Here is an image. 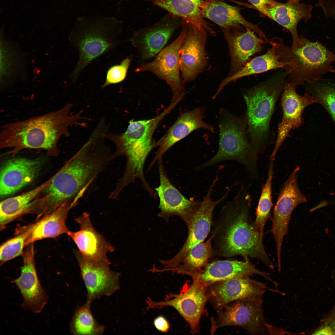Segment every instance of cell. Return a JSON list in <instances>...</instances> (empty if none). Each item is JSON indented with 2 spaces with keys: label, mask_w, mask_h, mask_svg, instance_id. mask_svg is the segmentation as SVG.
I'll return each mask as SVG.
<instances>
[{
  "label": "cell",
  "mask_w": 335,
  "mask_h": 335,
  "mask_svg": "<svg viewBox=\"0 0 335 335\" xmlns=\"http://www.w3.org/2000/svg\"><path fill=\"white\" fill-rule=\"evenodd\" d=\"M105 141L91 135L79 150L52 176L49 186L41 194L43 207L53 211L67 200L77 203L97 175L112 159Z\"/></svg>",
  "instance_id": "6da1fadb"
},
{
  "label": "cell",
  "mask_w": 335,
  "mask_h": 335,
  "mask_svg": "<svg viewBox=\"0 0 335 335\" xmlns=\"http://www.w3.org/2000/svg\"><path fill=\"white\" fill-rule=\"evenodd\" d=\"M251 199L242 186L233 200L222 208L212 234V255L256 258L273 269L264 249L263 239L250 219Z\"/></svg>",
  "instance_id": "7a4b0ae2"
},
{
  "label": "cell",
  "mask_w": 335,
  "mask_h": 335,
  "mask_svg": "<svg viewBox=\"0 0 335 335\" xmlns=\"http://www.w3.org/2000/svg\"><path fill=\"white\" fill-rule=\"evenodd\" d=\"M73 105L68 103L61 109L22 121L3 125L0 134L1 148H10L8 154H15L25 149H41L51 156L59 153L60 139L68 137L69 127H87L82 121L89 120L83 117V110L70 114Z\"/></svg>",
  "instance_id": "3957f363"
},
{
  "label": "cell",
  "mask_w": 335,
  "mask_h": 335,
  "mask_svg": "<svg viewBox=\"0 0 335 335\" xmlns=\"http://www.w3.org/2000/svg\"><path fill=\"white\" fill-rule=\"evenodd\" d=\"M288 75L279 72L243 93L247 110V132L251 154H259L271 142L270 123L277 99L284 90Z\"/></svg>",
  "instance_id": "277c9868"
},
{
  "label": "cell",
  "mask_w": 335,
  "mask_h": 335,
  "mask_svg": "<svg viewBox=\"0 0 335 335\" xmlns=\"http://www.w3.org/2000/svg\"><path fill=\"white\" fill-rule=\"evenodd\" d=\"M121 23L114 17H80L70 34L69 40L77 49L78 60L70 77L75 82L86 67L119 45Z\"/></svg>",
  "instance_id": "5b68a950"
},
{
  "label": "cell",
  "mask_w": 335,
  "mask_h": 335,
  "mask_svg": "<svg viewBox=\"0 0 335 335\" xmlns=\"http://www.w3.org/2000/svg\"><path fill=\"white\" fill-rule=\"evenodd\" d=\"M281 60L288 65L284 68L290 82L296 86L319 81L323 76L335 70V54L318 41L312 42L302 35L290 47L280 38L273 39Z\"/></svg>",
  "instance_id": "8992f818"
},
{
  "label": "cell",
  "mask_w": 335,
  "mask_h": 335,
  "mask_svg": "<svg viewBox=\"0 0 335 335\" xmlns=\"http://www.w3.org/2000/svg\"><path fill=\"white\" fill-rule=\"evenodd\" d=\"M172 110L168 106L151 118L131 120L126 131L121 134L109 132L106 138L112 141L116 147L113 154V159L124 156L127 159L125 168L127 171L136 173L143 171L147 157L155 148V142L152 139L154 132L159 123Z\"/></svg>",
  "instance_id": "52a82bcc"
},
{
  "label": "cell",
  "mask_w": 335,
  "mask_h": 335,
  "mask_svg": "<svg viewBox=\"0 0 335 335\" xmlns=\"http://www.w3.org/2000/svg\"><path fill=\"white\" fill-rule=\"evenodd\" d=\"M220 112L218 151L212 158L197 167L196 170L204 169L222 161L235 160L243 164L248 172H253L255 166L251 155L245 116H236L225 109Z\"/></svg>",
  "instance_id": "ba28073f"
},
{
  "label": "cell",
  "mask_w": 335,
  "mask_h": 335,
  "mask_svg": "<svg viewBox=\"0 0 335 335\" xmlns=\"http://www.w3.org/2000/svg\"><path fill=\"white\" fill-rule=\"evenodd\" d=\"M263 298L238 300L226 305L211 319L210 332L213 334L218 328L235 326L252 335L270 334L271 325L266 321L263 308Z\"/></svg>",
  "instance_id": "9c48e42d"
},
{
  "label": "cell",
  "mask_w": 335,
  "mask_h": 335,
  "mask_svg": "<svg viewBox=\"0 0 335 335\" xmlns=\"http://www.w3.org/2000/svg\"><path fill=\"white\" fill-rule=\"evenodd\" d=\"M187 29V24L183 22L181 31L174 41L164 47L153 60L142 63L135 70L152 72L167 83L172 92V103L180 102L185 94L184 83L180 74V51Z\"/></svg>",
  "instance_id": "30bf717a"
},
{
  "label": "cell",
  "mask_w": 335,
  "mask_h": 335,
  "mask_svg": "<svg viewBox=\"0 0 335 335\" xmlns=\"http://www.w3.org/2000/svg\"><path fill=\"white\" fill-rule=\"evenodd\" d=\"M189 285L185 284L179 294L169 293L164 300L153 301L148 297L146 301V310L171 306L175 309L189 324L190 333L194 334L199 331V323L208 298L206 287L197 280L193 279Z\"/></svg>",
  "instance_id": "8fae6325"
},
{
  "label": "cell",
  "mask_w": 335,
  "mask_h": 335,
  "mask_svg": "<svg viewBox=\"0 0 335 335\" xmlns=\"http://www.w3.org/2000/svg\"><path fill=\"white\" fill-rule=\"evenodd\" d=\"M299 166L292 171L280 187L274 208L272 232L276 243L277 262H281V252L284 236L288 233L292 212L299 204L306 201L298 183Z\"/></svg>",
  "instance_id": "7c38bea8"
},
{
  "label": "cell",
  "mask_w": 335,
  "mask_h": 335,
  "mask_svg": "<svg viewBox=\"0 0 335 335\" xmlns=\"http://www.w3.org/2000/svg\"><path fill=\"white\" fill-rule=\"evenodd\" d=\"M217 179L213 180L209 189L188 224V235L184 244L179 252L172 259L161 260L163 267L161 269L165 272L177 265L193 247L203 242L209 233L212 224V217L215 207L228 195L230 190L221 198L214 201L211 198L212 190Z\"/></svg>",
  "instance_id": "4fadbf2b"
},
{
  "label": "cell",
  "mask_w": 335,
  "mask_h": 335,
  "mask_svg": "<svg viewBox=\"0 0 335 335\" xmlns=\"http://www.w3.org/2000/svg\"><path fill=\"white\" fill-rule=\"evenodd\" d=\"M75 254L86 288V302L91 304L95 300L111 296L119 289L120 274L110 269V263L87 259L77 251Z\"/></svg>",
  "instance_id": "5bb4252c"
},
{
  "label": "cell",
  "mask_w": 335,
  "mask_h": 335,
  "mask_svg": "<svg viewBox=\"0 0 335 335\" xmlns=\"http://www.w3.org/2000/svg\"><path fill=\"white\" fill-rule=\"evenodd\" d=\"M280 294L278 290L250 277L230 279L214 283L206 288L208 301L217 312L229 303L247 298H263L267 290Z\"/></svg>",
  "instance_id": "9a60e30c"
},
{
  "label": "cell",
  "mask_w": 335,
  "mask_h": 335,
  "mask_svg": "<svg viewBox=\"0 0 335 335\" xmlns=\"http://www.w3.org/2000/svg\"><path fill=\"white\" fill-rule=\"evenodd\" d=\"M297 86L290 82L284 86L281 96V105L283 110L282 121L279 124L277 139L270 159L274 160L277 152L288 136L290 131L300 127L303 123L302 114L307 106L318 103L317 99L308 92L304 95L298 94Z\"/></svg>",
  "instance_id": "2e32d148"
},
{
  "label": "cell",
  "mask_w": 335,
  "mask_h": 335,
  "mask_svg": "<svg viewBox=\"0 0 335 335\" xmlns=\"http://www.w3.org/2000/svg\"><path fill=\"white\" fill-rule=\"evenodd\" d=\"M187 24L186 35L180 51V69L184 83L195 79L208 64L206 50L208 32Z\"/></svg>",
  "instance_id": "e0dca14e"
},
{
  "label": "cell",
  "mask_w": 335,
  "mask_h": 335,
  "mask_svg": "<svg viewBox=\"0 0 335 335\" xmlns=\"http://www.w3.org/2000/svg\"><path fill=\"white\" fill-rule=\"evenodd\" d=\"M160 185L154 189L159 200V216L166 220L171 216L180 217L186 226L201 202L189 199L172 184L165 172L162 159L157 161Z\"/></svg>",
  "instance_id": "ac0fdd59"
},
{
  "label": "cell",
  "mask_w": 335,
  "mask_h": 335,
  "mask_svg": "<svg viewBox=\"0 0 335 335\" xmlns=\"http://www.w3.org/2000/svg\"><path fill=\"white\" fill-rule=\"evenodd\" d=\"M181 25L177 17L163 18L149 27L134 32L129 39L142 61L155 56L163 49Z\"/></svg>",
  "instance_id": "d6986e66"
},
{
  "label": "cell",
  "mask_w": 335,
  "mask_h": 335,
  "mask_svg": "<svg viewBox=\"0 0 335 335\" xmlns=\"http://www.w3.org/2000/svg\"><path fill=\"white\" fill-rule=\"evenodd\" d=\"M27 246L21 255L23 263L20 276L13 282L18 287L22 296V307L38 313L42 311L46 304L48 297L40 283L37 273L34 243Z\"/></svg>",
  "instance_id": "ffe728a7"
},
{
  "label": "cell",
  "mask_w": 335,
  "mask_h": 335,
  "mask_svg": "<svg viewBox=\"0 0 335 335\" xmlns=\"http://www.w3.org/2000/svg\"><path fill=\"white\" fill-rule=\"evenodd\" d=\"M204 112L203 107H199L181 113L176 121L166 133L155 142V148L158 147V149L148 167V171L151 169L156 162L162 159L165 153L173 145L195 130L203 128L213 133L215 132L213 126L203 121Z\"/></svg>",
  "instance_id": "44dd1931"
},
{
  "label": "cell",
  "mask_w": 335,
  "mask_h": 335,
  "mask_svg": "<svg viewBox=\"0 0 335 335\" xmlns=\"http://www.w3.org/2000/svg\"><path fill=\"white\" fill-rule=\"evenodd\" d=\"M42 164L40 159L16 158L5 162L0 169L1 197L13 194L32 182L39 175Z\"/></svg>",
  "instance_id": "7402d4cb"
},
{
  "label": "cell",
  "mask_w": 335,
  "mask_h": 335,
  "mask_svg": "<svg viewBox=\"0 0 335 335\" xmlns=\"http://www.w3.org/2000/svg\"><path fill=\"white\" fill-rule=\"evenodd\" d=\"M244 261L218 260L208 263L202 272L193 279L197 280L206 287L219 281L239 278L250 277L253 275L263 277L275 286L278 284L271 279L270 274L257 268L248 257Z\"/></svg>",
  "instance_id": "603a6c76"
},
{
  "label": "cell",
  "mask_w": 335,
  "mask_h": 335,
  "mask_svg": "<svg viewBox=\"0 0 335 335\" xmlns=\"http://www.w3.org/2000/svg\"><path fill=\"white\" fill-rule=\"evenodd\" d=\"M75 220L80 226V230L69 231L67 234L76 244L80 254L91 260L110 263L107 254L113 252L114 248L95 230L89 214L84 212Z\"/></svg>",
  "instance_id": "cb8c5ba5"
},
{
  "label": "cell",
  "mask_w": 335,
  "mask_h": 335,
  "mask_svg": "<svg viewBox=\"0 0 335 335\" xmlns=\"http://www.w3.org/2000/svg\"><path fill=\"white\" fill-rule=\"evenodd\" d=\"M245 32L235 29L222 30L228 44L231 62L226 77L233 75L250 60L251 57L263 50L267 42L258 37L248 28Z\"/></svg>",
  "instance_id": "d4e9b609"
},
{
  "label": "cell",
  "mask_w": 335,
  "mask_h": 335,
  "mask_svg": "<svg viewBox=\"0 0 335 335\" xmlns=\"http://www.w3.org/2000/svg\"><path fill=\"white\" fill-rule=\"evenodd\" d=\"M201 9L204 18L213 22L222 30L243 31V26L250 29L267 42H269V40L257 25L247 21L242 16L240 8L219 0H204Z\"/></svg>",
  "instance_id": "484cf974"
},
{
  "label": "cell",
  "mask_w": 335,
  "mask_h": 335,
  "mask_svg": "<svg viewBox=\"0 0 335 335\" xmlns=\"http://www.w3.org/2000/svg\"><path fill=\"white\" fill-rule=\"evenodd\" d=\"M73 200H67L53 212L34 223L17 228L16 231L24 232L26 234V246L43 239L67 234L69 230L66 220L69 211L73 207Z\"/></svg>",
  "instance_id": "4316f807"
},
{
  "label": "cell",
  "mask_w": 335,
  "mask_h": 335,
  "mask_svg": "<svg viewBox=\"0 0 335 335\" xmlns=\"http://www.w3.org/2000/svg\"><path fill=\"white\" fill-rule=\"evenodd\" d=\"M313 8V7L310 4L279 2L266 6L259 12L288 31L293 42L299 38L297 29L298 22L301 20L307 22L311 17Z\"/></svg>",
  "instance_id": "83f0119b"
},
{
  "label": "cell",
  "mask_w": 335,
  "mask_h": 335,
  "mask_svg": "<svg viewBox=\"0 0 335 335\" xmlns=\"http://www.w3.org/2000/svg\"><path fill=\"white\" fill-rule=\"evenodd\" d=\"M151 0L154 5L167 10L171 16L205 29L211 35H216L215 32L204 20L201 12V6L204 0Z\"/></svg>",
  "instance_id": "f1b7e54d"
},
{
  "label": "cell",
  "mask_w": 335,
  "mask_h": 335,
  "mask_svg": "<svg viewBox=\"0 0 335 335\" xmlns=\"http://www.w3.org/2000/svg\"><path fill=\"white\" fill-rule=\"evenodd\" d=\"M52 176L38 186L20 195L5 199L0 203L1 230L21 216L29 213L33 201L50 185Z\"/></svg>",
  "instance_id": "f546056e"
},
{
  "label": "cell",
  "mask_w": 335,
  "mask_h": 335,
  "mask_svg": "<svg viewBox=\"0 0 335 335\" xmlns=\"http://www.w3.org/2000/svg\"><path fill=\"white\" fill-rule=\"evenodd\" d=\"M269 43L272 47L265 53L251 60L237 73L223 80L219 84L214 97H216L227 84L240 78L278 68L284 69L288 64L281 60L276 46L271 40Z\"/></svg>",
  "instance_id": "4dcf8cb0"
},
{
  "label": "cell",
  "mask_w": 335,
  "mask_h": 335,
  "mask_svg": "<svg viewBox=\"0 0 335 335\" xmlns=\"http://www.w3.org/2000/svg\"><path fill=\"white\" fill-rule=\"evenodd\" d=\"M213 237L212 234L206 242L193 247L177 265L167 271L186 275L192 279L195 278L204 269L212 256Z\"/></svg>",
  "instance_id": "1f68e13d"
},
{
  "label": "cell",
  "mask_w": 335,
  "mask_h": 335,
  "mask_svg": "<svg viewBox=\"0 0 335 335\" xmlns=\"http://www.w3.org/2000/svg\"><path fill=\"white\" fill-rule=\"evenodd\" d=\"M91 304L86 302L76 309L70 324V333L74 335H100L105 330L99 323L91 309Z\"/></svg>",
  "instance_id": "d6a6232c"
},
{
  "label": "cell",
  "mask_w": 335,
  "mask_h": 335,
  "mask_svg": "<svg viewBox=\"0 0 335 335\" xmlns=\"http://www.w3.org/2000/svg\"><path fill=\"white\" fill-rule=\"evenodd\" d=\"M274 161L270 160L267 178L263 186L256 213V219L253 224L255 229L263 238L264 227L268 218L272 206V185Z\"/></svg>",
  "instance_id": "836d02e7"
},
{
  "label": "cell",
  "mask_w": 335,
  "mask_h": 335,
  "mask_svg": "<svg viewBox=\"0 0 335 335\" xmlns=\"http://www.w3.org/2000/svg\"><path fill=\"white\" fill-rule=\"evenodd\" d=\"M306 84L308 92L317 99L328 113L335 126V84L320 80Z\"/></svg>",
  "instance_id": "e575fe53"
},
{
  "label": "cell",
  "mask_w": 335,
  "mask_h": 335,
  "mask_svg": "<svg viewBox=\"0 0 335 335\" xmlns=\"http://www.w3.org/2000/svg\"><path fill=\"white\" fill-rule=\"evenodd\" d=\"M15 236L3 243L0 248L1 264L22 255L25 242L26 234L24 232H15Z\"/></svg>",
  "instance_id": "d590c367"
},
{
  "label": "cell",
  "mask_w": 335,
  "mask_h": 335,
  "mask_svg": "<svg viewBox=\"0 0 335 335\" xmlns=\"http://www.w3.org/2000/svg\"><path fill=\"white\" fill-rule=\"evenodd\" d=\"M131 61V58L127 57L120 64L110 67L107 71L105 81L101 87L105 88L111 84L118 83L123 81L126 77Z\"/></svg>",
  "instance_id": "8d00e7d4"
},
{
  "label": "cell",
  "mask_w": 335,
  "mask_h": 335,
  "mask_svg": "<svg viewBox=\"0 0 335 335\" xmlns=\"http://www.w3.org/2000/svg\"><path fill=\"white\" fill-rule=\"evenodd\" d=\"M154 324L157 330L163 333L167 332L170 328L168 322L162 316L156 318L154 320Z\"/></svg>",
  "instance_id": "74e56055"
},
{
  "label": "cell",
  "mask_w": 335,
  "mask_h": 335,
  "mask_svg": "<svg viewBox=\"0 0 335 335\" xmlns=\"http://www.w3.org/2000/svg\"><path fill=\"white\" fill-rule=\"evenodd\" d=\"M259 11L266 6L277 3L279 2L275 0H247Z\"/></svg>",
  "instance_id": "f35d334b"
},
{
  "label": "cell",
  "mask_w": 335,
  "mask_h": 335,
  "mask_svg": "<svg viewBox=\"0 0 335 335\" xmlns=\"http://www.w3.org/2000/svg\"><path fill=\"white\" fill-rule=\"evenodd\" d=\"M327 205V202H326V201L323 202L321 203H320L316 207H315L313 208L312 209H311L310 210V212H311L313 211H314V210H316L317 209H319V208H321L323 207H324V206H326Z\"/></svg>",
  "instance_id": "ab89813d"
},
{
  "label": "cell",
  "mask_w": 335,
  "mask_h": 335,
  "mask_svg": "<svg viewBox=\"0 0 335 335\" xmlns=\"http://www.w3.org/2000/svg\"><path fill=\"white\" fill-rule=\"evenodd\" d=\"M301 0H287L286 2L289 3H299Z\"/></svg>",
  "instance_id": "60d3db41"
},
{
  "label": "cell",
  "mask_w": 335,
  "mask_h": 335,
  "mask_svg": "<svg viewBox=\"0 0 335 335\" xmlns=\"http://www.w3.org/2000/svg\"></svg>",
  "instance_id": "b9f144b4"
}]
</instances>
